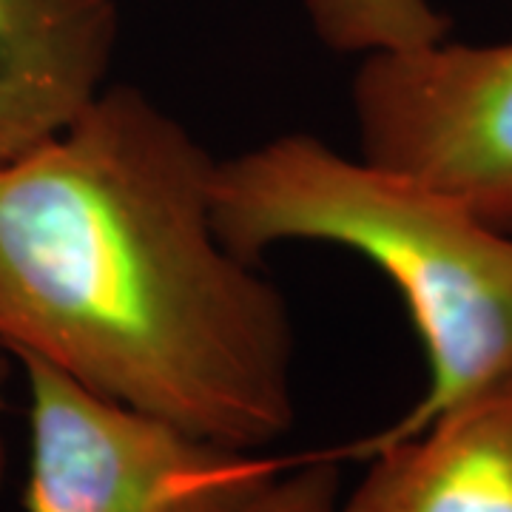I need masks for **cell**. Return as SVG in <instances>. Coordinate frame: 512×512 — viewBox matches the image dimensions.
<instances>
[{"mask_svg":"<svg viewBox=\"0 0 512 512\" xmlns=\"http://www.w3.org/2000/svg\"><path fill=\"white\" fill-rule=\"evenodd\" d=\"M117 35V0H0V168L109 89Z\"/></svg>","mask_w":512,"mask_h":512,"instance_id":"5","label":"cell"},{"mask_svg":"<svg viewBox=\"0 0 512 512\" xmlns=\"http://www.w3.org/2000/svg\"><path fill=\"white\" fill-rule=\"evenodd\" d=\"M211 208L220 239L245 262L285 242L336 245L402 296L427 387L379 433L328 450L333 458L365 461L512 376V234L456 200L299 131L220 160Z\"/></svg>","mask_w":512,"mask_h":512,"instance_id":"2","label":"cell"},{"mask_svg":"<svg viewBox=\"0 0 512 512\" xmlns=\"http://www.w3.org/2000/svg\"><path fill=\"white\" fill-rule=\"evenodd\" d=\"M208 148L131 86L0 168V350L237 450L296 424V328L217 234Z\"/></svg>","mask_w":512,"mask_h":512,"instance_id":"1","label":"cell"},{"mask_svg":"<svg viewBox=\"0 0 512 512\" xmlns=\"http://www.w3.org/2000/svg\"><path fill=\"white\" fill-rule=\"evenodd\" d=\"M350 114L359 157L512 234V40L365 55Z\"/></svg>","mask_w":512,"mask_h":512,"instance_id":"4","label":"cell"},{"mask_svg":"<svg viewBox=\"0 0 512 512\" xmlns=\"http://www.w3.org/2000/svg\"><path fill=\"white\" fill-rule=\"evenodd\" d=\"M365 461L339 512H512V376Z\"/></svg>","mask_w":512,"mask_h":512,"instance_id":"6","label":"cell"},{"mask_svg":"<svg viewBox=\"0 0 512 512\" xmlns=\"http://www.w3.org/2000/svg\"><path fill=\"white\" fill-rule=\"evenodd\" d=\"M29 393L26 512H248L282 470L18 359Z\"/></svg>","mask_w":512,"mask_h":512,"instance_id":"3","label":"cell"},{"mask_svg":"<svg viewBox=\"0 0 512 512\" xmlns=\"http://www.w3.org/2000/svg\"><path fill=\"white\" fill-rule=\"evenodd\" d=\"M12 356H6L0 350V490L9 476V444H6V433H3V413H6V384L12 379Z\"/></svg>","mask_w":512,"mask_h":512,"instance_id":"9","label":"cell"},{"mask_svg":"<svg viewBox=\"0 0 512 512\" xmlns=\"http://www.w3.org/2000/svg\"><path fill=\"white\" fill-rule=\"evenodd\" d=\"M342 461L330 453L299 461L282 470L256 498L248 512H339L342 507Z\"/></svg>","mask_w":512,"mask_h":512,"instance_id":"8","label":"cell"},{"mask_svg":"<svg viewBox=\"0 0 512 512\" xmlns=\"http://www.w3.org/2000/svg\"><path fill=\"white\" fill-rule=\"evenodd\" d=\"M313 32L339 55H373L427 46L450 35L430 0H308Z\"/></svg>","mask_w":512,"mask_h":512,"instance_id":"7","label":"cell"}]
</instances>
